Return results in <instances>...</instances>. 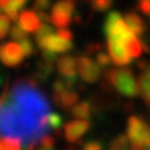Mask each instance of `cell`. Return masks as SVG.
<instances>
[{"mask_svg":"<svg viewBox=\"0 0 150 150\" xmlns=\"http://www.w3.org/2000/svg\"><path fill=\"white\" fill-rule=\"evenodd\" d=\"M18 24H20L28 33H33L40 28V25H42L43 22H42V20L39 18L38 13H35V11H32V10H24L21 14H20Z\"/></svg>","mask_w":150,"mask_h":150,"instance_id":"cell-13","label":"cell"},{"mask_svg":"<svg viewBox=\"0 0 150 150\" xmlns=\"http://www.w3.org/2000/svg\"><path fill=\"white\" fill-rule=\"evenodd\" d=\"M47 120H49V127L52 129H54V131L60 129V127L63 125V118L57 112H49Z\"/></svg>","mask_w":150,"mask_h":150,"instance_id":"cell-23","label":"cell"},{"mask_svg":"<svg viewBox=\"0 0 150 150\" xmlns=\"http://www.w3.org/2000/svg\"><path fill=\"white\" fill-rule=\"evenodd\" d=\"M110 56H107V54H104V53H97V56H96V63L100 67H108V64H110Z\"/></svg>","mask_w":150,"mask_h":150,"instance_id":"cell-28","label":"cell"},{"mask_svg":"<svg viewBox=\"0 0 150 150\" xmlns=\"http://www.w3.org/2000/svg\"><path fill=\"white\" fill-rule=\"evenodd\" d=\"M56 64L63 79L68 83L70 88H72L75 83V75H76V60L72 56H63L57 59Z\"/></svg>","mask_w":150,"mask_h":150,"instance_id":"cell-10","label":"cell"},{"mask_svg":"<svg viewBox=\"0 0 150 150\" xmlns=\"http://www.w3.org/2000/svg\"><path fill=\"white\" fill-rule=\"evenodd\" d=\"M104 33L107 36V40H115V42L124 43V45H127V47H128L129 42L136 36L132 32V29L128 27V24L125 22V18H122L121 14L117 11H111L106 17Z\"/></svg>","mask_w":150,"mask_h":150,"instance_id":"cell-2","label":"cell"},{"mask_svg":"<svg viewBox=\"0 0 150 150\" xmlns=\"http://www.w3.org/2000/svg\"><path fill=\"white\" fill-rule=\"evenodd\" d=\"M0 150H3V140H0Z\"/></svg>","mask_w":150,"mask_h":150,"instance_id":"cell-32","label":"cell"},{"mask_svg":"<svg viewBox=\"0 0 150 150\" xmlns=\"http://www.w3.org/2000/svg\"><path fill=\"white\" fill-rule=\"evenodd\" d=\"M107 47H108V52H110V57H111V60L117 65L124 67V65H128L131 63L132 57L129 54L127 45L115 42V40H107Z\"/></svg>","mask_w":150,"mask_h":150,"instance_id":"cell-11","label":"cell"},{"mask_svg":"<svg viewBox=\"0 0 150 150\" xmlns=\"http://www.w3.org/2000/svg\"><path fill=\"white\" fill-rule=\"evenodd\" d=\"M75 0H59L49 14L50 22L57 28H67L74 21Z\"/></svg>","mask_w":150,"mask_h":150,"instance_id":"cell-4","label":"cell"},{"mask_svg":"<svg viewBox=\"0 0 150 150\" xmlns=\"http://www.w3.org/2000/svg\"><path fill=\"white\" fill-rule=\"evenodd\" d=\"M36 43L40 49L53 52V53H56V54L67 53V52H70L71 49H72V43H71L70 40L61 39L59 35H54V32L36 39Z\"/></svg>","mask_w":150,"mask_h":150,"instance_id":"cell-8","label":"cell"},{"mask_svg":"<svg viewBox=\"0 0 150 150\" xmlns=\"http://www.w3.org/2000/svg\"><path fill=\"white\" fill-rule=\"evenodd\" d=\"M103 146L100 142H95V140H92V142H88L83 145V150H102Z\"/></svg>","mask_w":150,"mask_h":150,"instance_id":"cell-30","label":"cell"},{"mask_svg":"<svg viewBox=\"0 0 150 150\" xmlns=\"http://www.w3.org/2000/svg\"><path fill=\"white\" fill-rule=\"evenodd\" d=\"M57 35H59L61 39H64V40H72V32H71L68 28H59V31H57Z\"/></svg>","mask_w":150,"mask_h":150,"instance_id":"cell-29","label":"cell"},{"mask_svg":"<svg viewBox=\"0 0 150 150\" xmlns=\"http://www.w3.org/2000/svg\"><path fill=\"white\" fill-rule=\"evenodd\" d=\"M53 100L59 107L70 108L78 100V93L72 91L64 79H57L53 83Z\"/></svg>","mask_w":150,"mask_h":150,"instance_id":"cell-6","label":"cell"},{"mask_svg":"<svg viewBox=\"0 0 150 150\" xmlns=\"http://www.w3.org/2000/svg\"><path fill=\"white\" fill-rule=\"evenodd\" d=\"M27 150H33V146H31V147H28Z\"/></svg>","mask_w":150,"mask_h":150,"instance_id":"cell-34","label":"cell"},{"mask_svg":"<svg viewBox=\"0 0 150 150\" xmlns=\"http://www.w3.org/2000/svg\"><path fill=\"white\" fill-rule=\"evenodd\" d=\"M52 0H35L33 1V10L35 11H46L50 8Z\"/></svg>","mask_w":150,"mask_h":150,"instance_id":"cell-26","label":"cell"},{"mask_svg":"<svg viewBox=\"0 0 150 150\" xmlns=\"http://www.w3.org/2000/svg\"><path fill=\"white\" fill-rule=\"evenodd\" d=\"M11 29V18L7 14L0 13V39H4L7 35H10Z\"/></svg>","mask_w":150,"mask_h":150,"instance_id":"cell-20","label":"cell"},{"mask_svg":"<svg viewBox=\"0 0 150 150\" xmlns=\"http://www.w3.org/2000/svg\"><path fill=\"white\" fill-rule=\"evenodd\" d=\"M40 150H53V149H46V147H42Z\"/></svg>","mask_w":150,"mask_h":150,"instance_id":"cell-33","label":"cell"},{"mask_svg":"<svg viewBox=\"0 0 150 150\" xmlns=\"http://www.w3.org/2000/svg\"><path fill=\"white\" fill-rule=\"evenodd\" d=\"M53 72V63H50V61H46V60H43L42 61H39L38 63V67H36V71H35V74H33V79L39 82V81H46L52 75Z\"/></svg>","mask_w":150,"mask_h":150,"instance_id":"cell-16","label":"cell"},{"mask_svg":"<svg viewBox=\"0 0 150 150\" xmlns=\"http://www.w3.org/2000/svg\"><path fill=\"white\" fill-rule=\"evenodd\" d=\"M76 70L81 78L88 83H95L100 76V65L88 56H79L76 59Z\"/></svg>","mask_w":150,"mask_h":150,"instance_id":"cell-9","label":"cell"},{"mask_svg":"<svg viewBox=\"0 0 150 150\" xmlns=\"http://www.w3.org/2000/svg\"><path fill=\"white\" fill-rule=\"evenodd\" d=\"M128 140L132 145L139 147H147L150 145V127L138 117H132L128 122Z\"/></svg>","mask_w":150,"mask_h":150,"instance_id":"cell-5","label":"cell"},{"mask_svg":"<svg viewBox=\"0 0 150 150\" xmlns=\"http://www.w3.org/2000/svg\"><path fill=\"white\" fill-rule=\"evenodd\" d=\"M27 56L22 50L20 42H6L0 45V61L6 67H17L24 61Z\"/></svg>","mask_w":150,"mask_h":150,"instance_id":"cell-7","label":"cell"},{"mask_svg":"<svg viewBox=\"0 0 150 150\" xmlns=\"http://www.w3.org/2000/svg\"><path fill=\"white\" fill-rule=\"evenodd\" d=\"M107 76L110 82L114 85V88L120 93H122L124 96L134 97L139 93V85L136 83L132 72L127 68H114L108 71Z\"/></svg>","mask_w":150,"mask_h":150,"instance_id":"cell-3","label":"cell"},{"mask_svg":"<svg viewBox=\"0 0 150 150\" xmlns=\"http://www.w3.org/2000/svg\"><path fill=\"white\" fill-rule=\"evenodd\" d=\"M139 1H146V0H139Z\"/></svg>","mask_w":150,"mask_h":150,"instance_id":"cell-35","label":"cell"},{"mask_svg":"<svg viewBox=\"0 0 150 150\" xmlns=\"http://www.w3.org/2000/svg\"><path fill=\"white\" fill-rule=\"evenodd\" d=\"M20 45H21L22 50H24V53H25V56H33V54L36 53V49H35V45H33L31 40H29V38H27V39H22L21 42H20Z\"/></svg>","mask_w":150,"mask_h":150,"instance_id":"cell-24","label":"cell"},{"mask_svg":"<svg viewBox=\"0 0 150 150\" xmlns=\"http://www.w3.org/2000/svg\"><path fill=\"white\" fill-rule=\"evenodd\" d=\"M39 143L42 147H46V149H53L54 147V138L53 136H50V135H43L40 140H39Z\"/></svg>","mask_w":150,"mask_h":150,"instance_id":"cell-27","label":"cell"},{"mask_svg":"<svg viewBox=\"0 0 150 150\" xmlns=\"http://www.w3.org/2000/svg\"><path fill=\"white\" fill-rule=\"evenodd\" d=\"M91 128V122L86 120H78V121H71L65 125V139L70 143H74L76 140H79L83 135L88 132V129Z\"/></svg>","mask_w":150,"mask_h":150,"instance_id":"cell-12","label":"cell"},{"mask_svg":"<svg viewBox=\"0 0 150 150\" xmlns=\"http://www.w3.org/2000/svg\"><path fill=\"white\" fill-rule=\"evenodd\" d=\"M10 36L13 40L16 42H21L22 39H27L28 38V32L24 29V28L18 24V25H14V27L10 29Z\"/></svg>","mask_w":150,"mask_h":150,"instance_id":"cell-22","label":"cell"},{"mask_svg":"<svg viewBox=\"0 0 150 150\" xmlns=\"http://www.w3.org/2000/svg\"><path fill=\"white\" fill-rule=\"evenodd\" d=\"M112 150H128V138L118 136L112 143Z\"/></svg>","mask_w":150,"mask_h":150,"instance_id":"cell-25","label":"cell"},{"mask_svg":"<svg viewBox=\"0 0 150 150\" xmlns=\"http://www.w3.org/2000/svg\"><path fill=\"white\" fill-rule=\"evenodd\" d=\"M71 114L79 120H88L92 114V106L88 102H81L71 108Z\"/></svg>","mask_w":150,"mask_h":150,"instance_id":"cell-17","label":"cell"},{"mask_svg":"<svg viewBox=\"0 0 150 150\" xmlns=\"http://www.w3.org/2000/svg\"><path fill=\"white\" fill-rule=\"evenodd\" d=\"M0 103H1V96H0Z\"/></svg>","mask_w":150,"mask_h":150,"instance_id":"cell-36","label":"cell"},{"mask_svg":"<svg viewBox=\"0 0 150 150\" xmlns=\"http://www.w3.org/2000/svg\"><path fill=\"white\" fill-rule=\"evenodd\" d=\"M3 140V150H21L22 149V143L20 139L17 138H1Z\"/></svg>","mask_w":150,"mask_h":150,"instance_id":"cell-21","label":"cell"},{"mask_svg":"<svg viewBox=\"0 0 150 150\" xmlns=\"http://www.w3.org/2000/svg\"><path fill=\"white\" fill-rule=\"evenodd\" d=\"M86 1L91 4V7H92V10L93 11L103 13V11H107L108 8L111 7L114 0H86Z\"/></svg>","mask_w":150,"mask_h":150,"instance_id":"cell-19","label":"cell"},{"mask_svg":"<svg viewBox=\"0 0 150 150\" xmlns=\"http://www.w3.org/2000/svg\"><path fill=\"white\" fill-rule=\"evenodd\" d=\"M125 22L128 24V27L132 29V32L136 35V36H140V35H143L146 31V27H145V22L143 20L140 18L136 13H132V11H129L125 14Z\"/></svg>","mask_w":150,"mask_h":150,"instance_id":"cell-15","label":"cell"},{"mask_svg":"<svg viewBox=\"0 0 150 150\" xmlns=\"http://www.w3.org/2000/svg\"><path fill=\"white\" fill-rule=\"evenodd\" d=\"M0 13H1V7H0Z\"/></svg>","mask_w":150,"mask_h":150,"instance_id":"cell-37","label":"cell"},{"mask_svg":"<svg viewBox=\"0 0 150 150\" xmlns=\"http://www.w3.org/2000/svg\"><path fill=\"white\" fill-rule=\"evenodd\" d=\"M27 3L28 0H0V7L11 18V21H17L20 18V11Z\"/></svg>","mask_w":150,"mask_h":150,"instance_id":"cell-14","label":"cell"},{"mask_svg":"<svg viewBox=\"0 0 150 150\" xmlns=\"http://www.w3.org/2000/svg\"><path fill=\"white\" fill-rule=\"evenodd\" d=\"M4 79H6V76H4L3 74H1V71H0V86L4 83Z\"/></svg>","mask_w":150,"mask_h":150,"instance_id":"cell-31","label":"cell"},{"mask_svg":"<svg viewBox=\"0 0 150 150\" xmlns=\"http://www.w3.org/2000/svg\"><path fill=\"white\" fill-rule=\"evenodd\" d=\"M139 89H140V92H142V96L145 97V100L150 106V67L140 75Z\"/></svg>","mask_w":150,"mask_h":150,"instance_id":"cell-18","label":"cell"},{"mask_svg":"<svg viewBox=\"0 0 150 150\" xmlns=\"http://www.w3.org/2000/svg\"><path fill=\"white\" fill-rule=\"evenodd\" d=\"M0 103V138H17L22 147L35 146L49 127V106L33 78L18 79L8 91L6 83Z\"/></svg>","mask_w":150,"mask_h":150,"instance_id":"cell-1","label":"cell"}]
</instances>
